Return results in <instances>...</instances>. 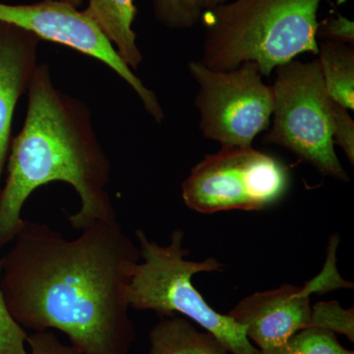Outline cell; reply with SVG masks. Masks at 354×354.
<instances>
[{"mask_svg":"<svg viewBox=\"0 0 354 354\" xmlns=\"http://www.w3.org/2000/svg\"><path fill=\"white\" fill-rule=\"evenodd\" d=\"M12 242L0 285L21 328L60 330L80 354H129L128 288L141 255L118 218L95 221L72 241L25 221Z\"/></svg>","mask_w":354,"mask_h":354,"instance_id":"1","label":"cell"},{"mask_svg":"<svg viewBox=\"0 0 354 354\" xmlns=\"http://www.w3.org/2000/svg\"><path fill=\"white\" fill-rule=\"evenodd\" d=\"M24 125L11 141L6 183L0 189V248L10 243L25 221L22 208L46 184L68 183L80 209L68 216L74 230L116 218L106 186L111 164L93 130L83 102L53 86L50 69L38 64L29 88Z\"/></svg>","mask_w":354,"mask_h":354,"instance_id":"2","label":"cell"},{"mask_svg":"<svg viewBox=\"0 0 354 354\" xmlns=\"http://www.w3.org/2000/svg\"><path fill=\"white\" fill-rule=\"evenodd\" d=\"M322 0H234L202 14L201 62L220 71L255 62L262 76L305 53L318 55L317 19Z\"/></svg>","mask_w":354,"mask_h":354,"instance_id":"3","label":"cell"},{"mask_svg":"<svg viewBox=\"0 0 354 354\" xmlns=\"http://www.w3.org/2000/svg\"><path fill=\"white\" fill-rule=\"evenodd\" d=\"M136 236L143 262L135 267L128 288L131 308L152 310L162 317L183 315L215 335L230 353L259 354L245 328L212 308L193 285L198 272L221 271V262L213 257L202 262L187 260L189 250L183 247L184 234L179 228L165 246L149 239L142 230H136Z\"/></svg>","mask_w":354,"mask_h":354,"instance_id":"4","label":"cell"},{"mask_svg":"<svg viewBox=\"0 0 354 354\" xmlns=\"http://www.w3.org/2000/svg\"><path fill=\"white\" fill-rule=\"evenodd\" d=\"M272 124L263 143L283 147L324 176L348 183L332 136V99L319 60H292L276 69Z\"/></svg>","mask_w":354,"mask_h":354,"instance_id":"5","label":"cell"},{"mask_svg":"<svg viewBox=\"0 0 354 354\" xmlns=\"http://www.w3.org/2000/svg\"><path fill=\"white\" fill-rule=\"evenodd\" d=\"M290 185L288 167L250 147H221L198 162L183 183V199L200 214L261 211L277 204Z\"/></svg>","mask_w":354,"mask_h":354,"instance_id":"6","label":"cell"},{"mask_svg":"<svg viewBox=\"0 0 354 354\" xmlns=\"http://www.w3.org/2000/svg\"><path fill=\"white\" fill-rule=\"evenodd\" d=\"M189 72L198 84L195 106L203 136L221 147L252 146L269 127L274 109L272 87L263 82L258 65L245 62L220 71L194 60Z\"/></svg>","mask_w":354,"mask_h":354,"instance_id":"7","label":"cell"},{"mask_svg":"<svg viewBox=\"0 0 354 354\" xmlns=\"http://www.w3.org/2000/svg\"><path fill=\"white\" fill-rule=\"evenodd\" d=\"M0 22L17 26L39 39L62 44L108 65L136 92L153 120L158 123L164 120V111L155 93L123 62L104 32L84 11L59 0L27 6L0 3Z\"/></svg>","mask_w":354,"mask_h":354,"instance_id":"8","label":"cell"},{"mask_svg":"<svg viewBox=\"0 0 354 354\" xmlns=\"http://www.w3.org/2000/svg\"><path fill=\"white\" fill-rule=\"evenodd\" d=\"M311 307L304 288L283 285L244 298L227 315L245 328L247 337L256 348L267 351L308 329Z\"/></svg>","mask_w":354,"mask_h":354,"instance_id":"9","label":"cell"},{"mask_svg":"<svg viewBox=\"0 0 354 354\" xmlns=\"http://www.w3.org/2000/svg\"><path fill=\"white\" fill-rule=\"evenodd\" d=\"M31 32L0 22V189L11 145L13 113L36 71L39 41Z\"/></svg>","mask_w":354,"mask_h":354,"instance_id":"10","label":"cell"},{"mask_svg":"<svg viewBox=\"0 0 354 354\" xmlns=\"http://www.w3.org/2000/svg\"><path fill=\"white\" fill-rule=\"evenodd\" d=\"M84 12L104 32L123 62L131 70L138 69L143 57L132 29L137 15L134 0H88Z\"/></svg>","mask_w":354,"mask_h":354,"instance_id":"11","label":"cell"},{"mask_svg":"<svg viewBox=\"0 0 354 354\" xmlns=\"http://www.w3.org/2000/svg\"><path fill=\"white\" fill-rule=\"evenodd\" d=\"M148 354H232L211 333L181 316L162 317L149 334Z\"/></svg>","mask_w":354,"mask_h":354,"instance_id":"12","label":"cell"},{"mask_svg":"<svg viewBox=\"0 0 354 354\" xmlns=\"http://www.w3.org/2000/svg\"><path fill=\"white\" fill-rule=\"evenodd\" d=\"M319 64L330 99L344 109H354L353 46L322 41L319 44Z\"/></svg>","mask_w":354,"mask_h":354,"instance_id":"13","label":"cell"},{"mask_svg":"<svg viewBox=\"0 0 354 354\" xmlns=\"http://www.w3.org/2000/svg\"><path fill=\"white\" fill-rule=\"evenodd\" d=\"M259 354H354L337 341L333 333L315 328L300 330L278 348L260 351Z\"/></svg>","mask_w":354,"mask_h":354,"instance_id":"14","label":"cell"},{"mask_svg":"<svg viewBox=\"0 0 354 354\" xmlns=\"http://www.w3.org/2000/svg\"><path fill=\"white\" fill-rule=\"evenodd\" d=\"M153 8L158 22L172 30L193 27L205 11L203 0H153Z\"/></svg>","mask_w":354,"mask_h":354,"instance_id":"15","label":"cell"},{"mask_svg":"<svg viewBox=\"0 0 354 354\" xmlns=\"http://www.w3.org/2000/svg\"><path fill=\"white\" fill-rule=\"evenodd\" d=\"M309 328L346 335L354 342V309H344L337 301L318 302L311 307Z\"/></svg>","mask_w":354,"mask_h":354,"instance_id":"16","label":"cell"},{"mask_svg":"<svg viewBox=\"0 0 354 354\" xmlns=\"http://www.w3.org/2000/svg\"><path fill=\"white\" fill-rule=\"evenodd\" d=\"M27 333L13 320L9 313L0 285V354H27Z\"/></svg>","mask_w":354,"mask_h":354,"instance_id":"17","label":"cell"},{"mask_svg":"<svg viewBox=\"0 0 354 354\" xmlns=\"http://www.w3.org/2000/svg\"><path fill=\"white\" fill-rule=\"evenodd\" d=\"M339 243V236L334 235L332 241L330 242L329 254H328L327 262L323 271L308 283H305L304 288L308 295L313 293L329 292L330 290L337 288H353V285L348 281H344L339 277V272L335 267V250Z\"/></svg>","mask_w":354,"mask_h":354,"instance_id":"18","label":"cell"},{"mask_svg":"<svg viewBox=\"0 0 354 354\" xmlns=\"http://www.w3.org/2000/svg\"><path fill=\"white\" fill-rule=\"evenodd\" d=\"M333 101V100H332ZM332 136L335 145L344 150L351 165L354 164V121L348 109L332 102Z\"/></svg>","mask_w":354,"mask_h":354,"instance_id":"19","label":"cell"},{"mask_svg":"<svg viewBox=\"0 0 354 354\" xmlns=\"http://www.w3.org/2000/svg\"><path fill=\"white\" fill-rule=\"evenodd\" d=\"M317 39L322 41H337L353 46L354 23L346 16L337 13L319 23L316 32Z\"/></svg>","mask_w":354,"mask_h":354,"instance_id":"20","label":"cell"},{"mask_svg":"<svg viewBox=\"0 0 354 354\" xmlns=\"http://www.w3.org/2000/svg\"><path fill=\"white\" fill-rule=\"evenodd\" d=\"M27 344L29 346L27 354H80L73 346L60 342L50 330L28 335Z\"/></svg>","mask_w":354,"mask_h":354,"instance_id":"21","label":"cell"},{"mask_svg":"<svg viewBox=\"0 0 354 354\" xmlns=\"http://www.w3.org/2000/svg\"><path fill=\"white\" fill-rule=\"evenodd\" d=\"M227 1V0H203V6H204V10H207V9L213 8V7Z\"/></svg>","mask_w":354,"mask_h":354,"instance_id":"22","label":"cell"},{"mask_svg":"<svg viewBox=\"0 0 354 354\" xmlns=\"http://www.w3.org/2000/svg\"><path fill=\"white\" fill-rule=\"evenodd\" d=\"M59 1L66 2V3L70 4V6L76 7L78 8L79 6H82L83 0H59Z\"/></svg>","mask_w":354,"mask_h":354,"instance_id":"23","label":"cell"}]
</instances>
